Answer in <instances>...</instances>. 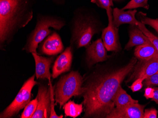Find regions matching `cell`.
Instances as JSON below:
<instances>
[{
  "label": "cell",
  "instance_id": "obj_1",
  "mask_svg": "<svg viewBox=\"0 0 158 118\" xmlns=\"http://www.w3.org/2000/svg\"><path fill=\"white\" fill-rule=\"evenodd\" d=\"M137 62V58H133L126 66L117 69L99 65L83 79L82 118H106L115 107L112 101L114 94Z\"/></svg>",
  "mask_w": 158,
  "mask_h": 118
},
{
  "label": "cell",
  "instance_id": "obj_2",
  "mask_svg": "<svg viewBox=\"0 0 158 118\" xmlns=\"http://www.w3.org/2000/svg\"><path fill=\"white\" fill-rule=\"evenodd\" d=\"M37 0H0V50L5 51L16 35L33 17Z\"/></svg>",
  "mask_w": 158,
  "mask_h": 118
},
{
  "label": "cell",
  "instance_id": "obj_3",
  "mask_svg": "<svg viewBox=\"0 0 158 118\" xmlns=\"http://www.w3.org/2000/svg\"><path fill=\"white\" fill-rule=\"evenodd\" d=\"M102 26L94 15L86 10L79 9L74 12L70 23V46L76 49L87 47L93 36L102 31Z\"/></svg>",
  "mask_w": 158,
  "mask_h": 118
},
{
  "label": "cell",
  "instance_id": "obj_4",
  "mask_svg": "<svg viewBox=\"0 0 158 118\" xmlns=\"http://www.w3.org/2000/svg\"><path fill=\"white\" fill-rule=\"evenodd\" d=\"M66 25L64 18L56 15L38 13L34 29L28 34L25 44L22 48L27 53H38L37 49L43 40L55 30L62 29Z\"/></svg>",
  "mask_w": 158,
  "mask_h": 118
},
{
  "label": "cell",
  "instance_id": "obj_5",
  "mask_svg": "<svg viewBox=\"0 0 158 118\" xmlns=\"http://www.w3.org/2000/svg\"><path fill=\"white\" fill-rule=\"evenodd\" d=\"M83 82V77L77 71H71L60 77L54 86L56 104L59 105L60 110L73 97L81 96Z\"/></svg>",
  "mask_w": 158,
  "mask_h": 118
},
{
  "label": "cell",
  "instance_id": "obj_6",
  "mask_svg": "<svg viewBox=\"0 0 158 118\" xmlns=\"http://www.w3.org/2000/svg\"><path fill=\"white\" fill-rule=\"evenodd\" d=\"M35 74L24 82L13 101L0 113V118H11L15 117L20 110L24 109L31 102L32 89L38 84V82L35 80Z\"/></svg>",
  "mask_w": 158,
  "mask_h": 118
},
{
  "label": "cell",
  "instance_id": "obj_7",
  "mask_svg": "<svg viewBox=\"0 0 158 118\" xmlns=\"http://www.w3.org/2000/svg\"><path fill=\"white\" fill-rule=\"evenodd\" d=\"M37 85L38 106L32 118H49L52 110V98L54 97L52 81H48V82L46 80H41Z\"/></svg>",
  "mask_w": 158,
  "mask_h": 118
},
{
  "label": "cell",
  "instance_id": "obj_8",
  "mask_svg": "<svg viewBox=\"0 0 158 118\" xmlns=\"http://www.w3.org/2000/svg\"><path fill=\"white\" fill-rule=\"evenodd\" d=\"M109 24L102 31V39L107 51L118 52L121 50L119 43L118 28L114 25L112 9L109 8L106 10Z\"/></svg>",
  "mask_w": 158,
  "mask_h": 118
},
{
  "label": "cell",
  "instance_id": "obj_9",
  "mask_svg": "<svg viewBox=\"0 0 158 118\" xmlns=\"http://www.w3.org/2000/svg\"><path fill=\"white\" fill-rule=\"evenodd\" d=\"M102 39H98L86 48L85 61L89 68L98 63L107 61L110 57L107 55Z\"/></svg>",
  "mask_w": 158,
  "mask_h": 118
},
{
  "label": "cell",
  "instance_id": "obj_10",
  "mask_svg": "<svg viewBox=\"0 0 158 118\" xmlns=\"http://www.w3.org/2000/svg\"><path fill=\"white\" fill-rule=\"evenodd\" d=\"M38 48L39 55L48 56H56L62 53L65 50L61 36L56 31H53L43 40L39 45Z\"/></svg>",
  "mask_w": 158,
  "mask_h": 118
},
{
  "label": "cell",
  "instance_id": "obj_11",
  "mask_svg": "<svg viewBox=\"0 0 158 118\" xmlns=\"http://www.w3.org/2000/svg\"><path fill=\"white\" fill-rule=\"evenodd\" d=\"M158 71V57L148 60H140L136 64L126 82L135 81L138 78L144 80Z\"/></svg>",
  "mask_w": 158,
  "mask_h": 118
},
{
  "label": "cell",
  "instance_id": "obj_12",
  "mask_svg": "<svg viewBox=\"0 0 158 118\" xmlns=\"http://www.w3.org/2000/svg\"><path fill=\"white\" fill-rule=\"evenodd\" d=\"M73 49L71 46L68 47L55 60L52 69V77L53 79H56L62 74L69 72L71 70L73 57Z\"/></svg>",
  "mask_w": 158,
  "mask_h": 118
},
{
  "label": "cell",
  "instance_id": "obj_13",
  "mask_svg": "<svg viewBox=\"0 0 158 118\" xmlns=\"http://www.w3.org/2000/svg\"><path fill=\"white\" fill-rule=\"evenodd\" d=\"M31 54L35 63V75L37 80L51 81L52 74L50 72V69L55 60L56 56L44 57L35 53Z\"/></svg>",
  "mask_w": 158,
  "mask_h": 118
},
{
  "label": "cell",
  "instance_id": "obj_14",
  "mask_svg": "<svg viewBox=\"0 0 158 118\" xmlns=\"http://www.w3.org/2000/svg\"><path fill=\"white\" fill-rule=\"evenodd\" d=\"M145 106L133 103L121 107H114L106 118H143Z\"/></svg>",
  "mask_w": 158,
  "mask_h": 118
},
{
  "label": "cell",
  "instance_id": "obj_15",
  "mask_svg": "<svg viewBox=\"0 0 158 118\" xmlns=\"http://www.w3.org/2000/svg\"><path fill=\"white\" fill-rule=\"evenodd\" d=\"M136 12L135 10L125 11L118 8H114L112 12L114 25L117 28H118L120 25L126 24L137 26L139 21L135 18Z\"/></svg>",
  "mask_w": 158,
  "mask_h": 118
},
{
  "label": "cell",
  "instance_id": "obj_16",
  "mask_svg": "<svg viewBox=\"0 0 158 118\" xmlns=\"http://www.w3.org/2000/svg\"><path fill=\"white\" fill-rule=\"evenodd\" d=\"M130 39L125 47L129 50L133 47L138 46L151 43L150 40L136 25H132L129 31Z\"/></svg>",
  "mask_w": 158,
  "mask_h": 118
},
{
  "label": "cell",
  "instance_id": "obj_17",
  "mask_svg": "<svg viewBox=\"0 0 158 118\" xmlns=\"http://www.w3.org/2000/svg\"><path fill=\"white\" fill-rule=\"evenodd\" d=\"M135 55L140 60H148L158 57V51L151 43L136 46L135 48Z\"/></svg>",
  "mask_w": 158,
  "mask_h": 118
},
{
  "label": "cell",
  "instance_id": "obj_18",
  "mask_svg": "<svg viewBox=\"0 0 158 118\" xmlns=\"http://www.w3.org/2000/svg\"><path fill=\"white\" fill-rule=\"evenodd\" d=\"M113 102L117 108H121L133 103H138V100H135L128 95L126 90L120 86L113 97Z\"/></svg>",
  "mask_w": 158,
  "mask_h": 118
},
{
  "label": "cell",
  "instance_id": "obj_19",
  "mask_svg": "<svg viewBox=\"0 0 158 118\" xmlns=\"http://www.w3.org/2000/svg\"><path fill=\"white\" fill-rule=\"evenodd\" d=\"M65 116L75 118L81 114L83 112V105L82 103L76 104L73 101H68L63 107Z\"/></svg>",
  "mask_w": 158,
  "mask_h": 118
},
{
  "label": "cell",
  "instance_id": "obj_20",
  "mask_svg": "<svg viewBox=\"0 0 158 118\" xmlns=\"http://www.w3.org/2000/svg\"><path fill=\"white\" fill-rule=\"evenodd\" d=\"M38 103V101L37 98L31 100V102L25 107L20 118H32L37 110Z\"/></svg>",
  "mask_w": 158,
  "mask_h": 118
},
{
  "label": "cell",
  "instance_id": "obj_21",
  "mask_svg": "<svg viewBox=\"0 0 158 118\" xmlns=\"http://www.w3.org/2000/svg\"><path fill=\"white\" fill-rule=\"evenodd\" d=\"M138 28L143 32V33L145 34L150 40L151 43L155 47L156 50L158 51V37L156 36H154L153 33L150 32L147 28L145 27V25L142 23L141 22H138V25H137Z\"/></svg>",
  "mask_w": 158,
  "mask_h": 118
},
{
  "label": "cell",
  "instance_id": "obj_22",
  "mask_svg": "<svg viewBox=\"0 0 158 118\" xmlns=\"http://www.w3.org/2000/svg\"><path fill=\"white\" fill-rule=\"evenodd\" d=\"M148 1V0H131L122 10H125L127 9H133L140 7L148 9L149 8Z\"/></svg>",
  "mask_w": 158,
  "mask_h": 118
},
{
  "label": "cell",
  "instance_id": "obj_23",
  "mask_svg": "<svg viewBox=\"0 0 158 118\" xmlns=\"http://www.w3.org/2000/svg\"><path fill=\"white\" fill-rule=\"evenodd\" d=\"M145 87L158 86V71L152 75L145 79L143 82Z\"/></svg>",
  "mask_w": 158,
  "mask_h": 118
},
{
  "label": "cell",
  "instance_id": "obj_24",
  "mask_svg": "<svg viewBox=\"0 0 158 118\" xmlns=\"http://www.w3.org/2000/svg\"><path fill=\"white\" fill-rule=\"evenodd\" d=\"M113 0H91V2L96 4L98 7L106 10L113 6Z\"/></svg>",
  "mask_w": 158,
  "mask_h": 118
},
{
  "label": "cell",
  "instance_id": "obj_25",
  "mask_svg": "<svg viewBox=\"0 0 158 118\" xmlns=\"http://www.w3.org/2000/svg\"><path fill=\"white\" fill-rule=\"evenodd\" d=\"M141 22L144 25H148L152 27L158 33V19H152L147 17L141 18Z\"/></svg>",
  "mask_w": 158,
  "mask_h": 118
},
{
  "label": "cell",
  "instance_id": "obj_26",
  "mask_svg": "<svg viewBox=\"0 0 158 118\" xmlns=\"http://www.w3.org/2000/svg\"><path fill=\"white\" fill-rule=\"evenodd\" d=\"M144 80L141 78H138L134 81L133 84L130 87V89L133 92H137L139 91L143 88V82Z\"/></svg>",
  "mask_w": 158,
  "mask_h": 118
},
{
  "label": "cell",
  "instance_id": "obj_27",
  "mask_svg": "<svg viewBox=\"0 0 158 118\" xmlns=\"http://www.w3.org/2000/svg\"><path fill=\"white\" fill-rule=\"evenodd\" d=\"M158 111L155 108H151L145 110L143 118H156Z\"/></svg>",
  "mask_w": 158,
  "mask_h": 118
},
{
  "label": "cell",
  "instance_id": "obj_28",
  "mask_svg": "<svg viewBox=\"0 0 158 118\" xmlns=\"http://www.w3.org/2000/svg\"><path fill=\"white\" fill-rule=\"evenodd\" d=\"M154 89L151 87L145 88L144 97L147 99H152L154 97Z\"/></svg>",
  "mask_w": 158,
  "mask_h": 118
},
{
  "label": "cell",
  "instance_id": "obj_29",
  "mask_svg": "<svg viewBox=\"0 0 158 118\" xmlns=\"http://www.w3.org/2000/svg\"><path fill=\"white\" fill-rule=\"evenodd\" d=\"M154 97L153 98H152V101H154L156 102V104H158V87L154 88Z\"/></svg>",
  "mask_w": 158,
  "mask_h": 118
},
{
  "label": "cell",
  "instance_id": "obj_30",
  "mask_svg": "<svg viewBox=\"0 0 158 118\" xmlns=\"http://www.w3.org/2000/svg\"><path fill=\"white\" fill-rule=\"evenodd\" d=\"M51 1L56 5L62 6L65 4L66 0H51Z\"/></svg>",
  "mask_w": 158,
  "mask_h": 118
},
{
  "label": "cell",
  "instance_id": "obj_31",
  "mask_svg": "<svg viewBox=\"0 0 158 118\" xmlns=\"http://www.w3.org/2000/svg\"><path fill=\"white\" fill-rule=\"evenodd\" d=\"M113 1H117V0H113Z\"/></svg>",
  "mask_w": 158,
  "mask_h": 118
}]
</instances>
